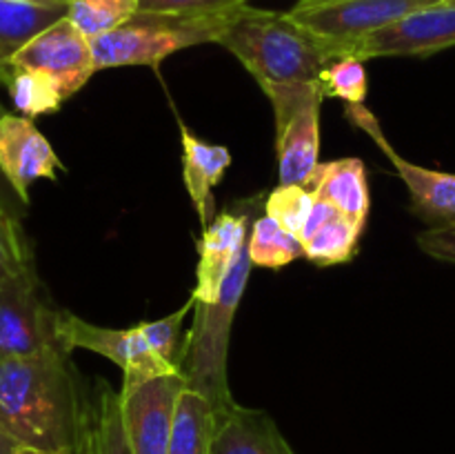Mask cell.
I'll list each match as a JSON object with an SVG mask.
<instances>
[{
    "mask_svg": "<svg viewBox=\"0 0 455 454\" xmlns=\"http://www.w3.org/2000/svg\"><path fill=\"white\" fill-rule=\"evenodd\" d=\"M4 87L9 89V96H12L16 109L22 111V116L27 118L52 114V111L60 109V105L65 102L60 89L38 71L12 69Z\"/></svg>",
    "mask_w": 455,
    "mask_h": 454,
    "instance_id": "obj_23",
    "label": "cell"
},
{
    "mask_svg": "<svg viewBox=\"0 0 455 454\" xmlns=\"http://www.w3.org/2000/svg\"><path fill=\"white\" fill-rule=\"evenodd\" d=\"M229 16L185 18L138 12L118 29L89 40L93 65H96V71L138 65L158 67L160 62L182 49L218 43Z\"/></svg>",
    "mask_w": 455,
    "mask_h": 454,
    "instance_id": "obj_4",
    "label": "cell"
},
{
    "mask_svg": "<svg viewBox=\"0 0 455 454\" xmlns=\"http://www.w3.org/2000/svg\"><path fill=\"white\" fill-rule=\"evenodd\" d=\"M455 47V0L429 4L351 45L345 56H431Z\"/></svg>",
    "mask_w": 455,
    "mask_h": 454,
    "instance_id": "obj_8",
    "label": "cell"
},
{
    "mask_svg": "<svg viewBox=\"0 0 455 454\" xmlns=\"http://www.w3.org/2000/svg\"><path fill=\"white\" fill-rule=\"evenodd\" d=\"M418 245L425 254L455 265V221L434 225L418 234Z\"/></svg>",
    "mask_w": 455,
    "mask_h": 454,
    "instance_id": "obj_30",
    "label": "cell"
},
{
    "mask_svg": "<svg viewBox=\"0 0 455 454\" xmlns=\"http://www.w3.org/2000/svg\"><path fill=\"white\" fill-rule=\"evenodd\" d=\"M67 12L69 0H0V85L7 83L12 58Z\"/></svg>",
    "mask_w": 455,
    "mask_h": 454,
    "instance_id": "obj_18",
    "label": "cell"
},
{
    "mask_svg": "<svg viewBox=\"0 0 455 454\" xmlns=\"http://www.w3.org/2000/svg\"><path fill=\"white\" fill-rule=\"evenodd\" d=\"M438 3L444 0H298L287 13L340 58L364 36Z\"/></svg>",
    "mask_w": 455,
    "mask_h": 454,
    "instance_id": "obj_6",
    "label": "cell"
},
{
    "mask_svg": "<svg viewBox=\"0 0 455 454\" xmlns=\"http://www.w3.org/2000/svg\"><path fill=\"white\" fill-rule=\"evenodd\" d=\"M209 454H296L274 418L262 409L234 403L216 414Z\"/></svg>",
    "mask_w": 455,
    "mask_h": 454,
    "instance_id": "obj_14",
    "label": "cell"
},
{
    "mask_svg": "<svg viewBox=\"0 0 455 454\" xmlns=\"http://www.w3.org/2000/svg\"><path fill=\"white\" fill-rule=\"evenodd\" d=\"M378 147L394 163L395 172H398V176L407 185L409 196H411L413 214L425 218L431 225H443V223L455 221V174L438 172V169H427L416 163H409L407 158H403L387 142V138H380Z\"/></svg>",
    "mask_w": 455,
    "mask_h": 454,
    "instance_id": "obj_17",
    "label": "cell"
},
{
    "mask_svg": "<svg viewBox=\"0 0 455 454\" xmlns=\"http://www.w3.org/2000/svg\"><path fill=\"white\" fill-rule=\"evenodd\" d=\"M60 341L65 350H87L118 365L123 369V387H133L160 374L176 372L149 350L138 325L129 329L102 328L62 310Z\"/></svg>",
    "mask_w": 455,
    "mask_h": 454,
    "instance_id": "obj_10",
    "label": "cell"
},
{
    "mask_svg": "<svg viewBox=\"0 0 455 454\" xmlns=\"http://www.w3.org/2000/svg\"><path fill=\"white\" fill-rule=\"evenodd\" d=\"M22 445L0 426V454H16Z\"/></svg>",
    "mask_w": 455,
    "mask_h": 454,
    "instance_id": "obj_32",
    "label": "cell"
},
{
    "mask_svg": "<svg viewBox=\"0 0 455 454\" xmlns=\"http://www.w3.org/2000/svg\"><path fill=\"white\" fill-rule=\"evenodd\" d=\"M218 45L243 62L265 93L318 85L327 62L333 61L329 45L298 25L287 12L251 4L227 18Z\"/></svg>",
    "mask_w": 455,
    "mask_h": 454,
    "instance_id": "obj_2",
    "label": "cell"
},
{
    "mask_svg": "<svg viewBox=\"0 0 455 454\" xmlns=\"http://www.w3.org/2000/svg\"><path fill=\"white\" fill-rule=\"evenodd\" d=\"M213 430H216L213 405L203 394L185 387L173 417L169 454H209Z\"/></svg>",
    "mask_w": 455,
    "mask_h": 454,
    "instance_id": "obj_20",
    "label": "cell"
},
{
    "mask_svg": "<svg viewBox=\"0 0 455 454\" xmlns=\"http://www.w3.org/2000/svg\"><path fill=\"white\" fill-rule=\"evenodd\" d=\"M247 214L222 212L203 230L198 240V267H196V288L191 296L196 301H213L247 245Z\"/></svg>",
    "mask_w": 455,
    "mask_h": 454,
    "instance_id": "obj_13",
    "label": "cell"
},
{
    "mask_svg": "<svg viewBox=\"0 0 455 454\" xmlns=\"http://www.w3.org/2000/svg\"><path fill=\"white\" fill-rule=\"evenodd\" d=\"M247 249L253 267H267V270H280L296 258L305 256L302 240L293 236L291 231L283 230L267 214L253 221Z\"/></svg>",
    "mask_w": 455,
    "mask_h": 454,
    "instance_id": "obj_22",
    "label": "cell"
},
{
    "mask_svg": "<svg viewBox=\"0 0 455 454\" xmlns=\"http://www.w3.org/2000/svg\"><path fill=\"white\" fill-rule=\"evenodd\" d=\"M92 403L62 347L0 361V426L22 445L76 454L84 448Z\"/></svg>",
    "mask_w": 455,
    "mask_h": 454,
    "instance_id": "obj_1",
    "label": "cell"
},
{
    "mask_svg": "<svg viewBox=\"0 0 455 454\" xmlns=\"http://www.w3.org/2000/svg\"><path fill=\"white\" fill-rule=\"evenodd\" d=\"M185 387L180 372H169L120 390L132 454H169L173 417Z\"/></svg>",
    "mask_w": 455,
    "mask_h": 454,
    "instance_id": "obj_9",
    "label": "cell"
},
{
    "mask_svg": "<svg viewBox=\"0 0 455 454\" xmlns=\"http://www.w3.org/2000/svg\"><path fill=\"white\" fill-rule=\"evenodd\" d=\"M87 454H132L123 417V401L109 383H98L89 418Z\"/></svg>",
    "mask_w": 455,
    "mask_h": 454,
    "instance_id": "obj_21",
    "label": "cell"
},
{
    "mask_svg": "<svg viewBox=\"0 0 455 454\" xmlns=\"http://www.w3.org/2000/svg\"><path fill=\"white\" fill-rule=\"evenodd\" d=\"M34 263L22 223L0 214V285Z\"/></svg>",
    "mask_w": 455,
    "mask_h": 454,
    "instance_id": "obj_29",
    "label": "cell"
},
{
    "mask_svg": "<svg viewBox=\"0 0 455 454\" xmlns=\"http://www.w3.org/2000/svg\"><path fill=\"white\" fill-rule=\"evenodd\" d=\"M196 307V298L189 296V301L180 307L178 312H172L169 316L158 320H149V323H140L142 336H145L149 350L167 365L169 369H176L178 372V354H180V332L182 323H185V316L189 314Z\"/></svg>",
    "mask_w": 455,
    "mask_h": 454,
    "instance_id": "obj_27",
    "label": "cell"
},
{
    "mask_svg": "<svg viewBox=\"0 0 455 454\" xmlns=\"http://www.w3.org/2000/svg\"><path fill=\"white\" fill-rule=\"evenodd\" d=\"M182 142V181L194 203L200 225L207 227L213 221L216 200L213 187L222 181L231 165V151L222 145H209L200 141L185 123H180Z\"/></svg>",
    "mask_w": 455,
    "mask_h": 454,
    "instance_id": "obj_15",
    "label": "cell"
},
{
    "mask_svg": "<svg viewBox=\"0 0 455 454\" xmlns=\"http://www.w3.org/2000/svg\"><path fill=\"white\" fill-rule=\"evenodd\" d=\"M323 89L311 96L275 127V154H278V185H309L318 169L320 156V105Z\"/></svg>",
    "mask_w": 455,
    "mask_h": 454,
    "instance_id": "obj_12",
    "label": "cell"
},
{
    "mask_svg": "<svg viewBox=\"0 0 455 454\" xmlns=\"http://www.w3.org/2000/svg\"><path fill=\"white\" fill-rule=\"evenodd\" d=\"M318 83L324 96L340 98L345 105H363L369 89L364 61L355 56L333 58L323 69Z\"/></svg>",
    "mask_w": 455,
    "mask_h": 454,
    "instance_id": "obj_25",
    "label": "cell"
},
{
    "mask_svg": "<svg viewBox=\"0 0 455 454\" xmlns=\"http://www.w3.org/2000/svg\"><path fill=\"white\" fill-rule=\"evenodd\" d=\"M249 4V0H138V12L185 18H220Z\"/></svg>",
    "mask_w": 455,
    "mask_h": 454,
    "instance_id": "obj_28",
    "label": "cell"
},
{
    "mask_svg": "<svg viewBox=\"0 0 455 454\" xmlns=\"http://www.w3.org/2000/svg\"><path fill=\"white\" fill-rule=\"evenodd\" d=\"M4 114H7V111H4V107L0 105V116ZM27 212H29V200H25L16 190H13V185L7 181L3 169H0V214L22 223L25 221Z\"/></svg>",
    "mask_w": 455,
    "mask_h": 454,
    "instance_id": "obj_31",
    "label": "cell"
},
{
    "mask_svg": "<svg viewBox=\"0 0 455 454\" xmlns=\"http://www.w3.org/2000/svg\"><path fill=\"white\" fill-rule=\"evenodd\" d=\"M315 199L305 185H278L265 200V214L283 230L300 239L311 216Z\"/></svg>",
    "mask_w": 455,
    "mask_h": 454,
    "instance_id": "obj_26",
    "label": "cell"
},
{
    "mask_svg": "<svg viewBox=\"0 0 455 454\" xmlns=\"http://www.w3.org/2000/svg\"><path fill=\"white\" fill-rule=\"evenodd\" d=\"M251 267L253 263L244 245L218 296L213 301H196L194 325L185 334L178 354V372L185 378L187 387L203 394L213 405L216 414L225 412L235 403L229 390L227 359H229L231 328Z\"/></svg>",
    "mask_w": 455,
    "mask_h": 454,
    "instance_id": "obj_3",
    "label": "cell"
},
{
    "mask_svg": "<svg viewBox=\"0 0 455 454\" xmlns=\"http://www.w3.org/2000/svg\"><path fill=\"white\" fill-rule=\"evenodd\" d=\"M138 13V0H69L67 18L89 40L118 29Z\"/></svg>",
    "mask_w": 455,
    "mask_h": 454,
    "instance_id": "obj_24",
    "label": "cell"
},
{
    "mask_svg": "<svg viewBox=\"0 0 455 454\" xmlns=\"http://www.w3.org/2000/svg\"><path fill=\"white\" fill-rule=\"evenodd\" d=\"M0 169L13 190L29 200V190L36 181H56L58 172L65 167L34 120L7 111L0 116Z\"/></svg>",
    "mask_w": 455,
    "mask_h": 454,
    "instance_id": "obj_11",
    "label": "cell"
},
{
    "mask_svg": "<svg viewBox=\"0 0 455 454\" xmlns=\"http://www.w3.org/2000/svg\"><path fill=\"white\" fill-rule=\"evenodd\" d=\"M307 187L315 200L331 205L342 216L358 223L360 227L367 225L371 194H369L367 169L360 158L349 156V158L320 163Z\"/></svg>",
    "mask_w": 455,
    "mask_h": 454,
    "instance_id": "obj_16",
    "label": "cell"
},
{
    "mask_svg": "<svg viewBox=\"0 0 455 454\" xmlns=\"http://www.w3.org/2000/svg\"><path fill=\"white\" fill-rule=\"evenodd\" d=\"M364 227L342 216L331 205L315 200L300 240L305 258L320 267L342 265L355 256L360 234Z\"/></svg>",
    "mask_w": 455,
    "mask_h": 454,
    "instance_id": "obj_19",
    "label": "cell"
},
{
    "mask_svg": "<svg viewBox=\"0 0 455 454\" xmlns=\"http://www.w3.org/2000/svg\"><path fill=\"white\" fill-rule=\"evenodd\" d=\"M12 69H29L47 76L67 98L96 74L92 43L69 18H60L29 40L12 58Z\"/></svg>",
    "mask_w": 455,
    "mask_h": 454,
    "instance_id": "obj_7",
    "label": "cell"
},
{
    "mask_svg": "<svg viewBox=\"0 0 455 454\" xmlns=\"http://www.w3.org/2000/svg\"><path fill=\"white\" fill-rule=\"evenodd\" d=\"M16 454H56V452H43V450H34V448H20L18 450ZM76 454H87V450H80V452H76Z\"/></svg>",
    "mask_w": 455,
    "mask_h": 454,
    "instance_id": "obj_33",
    "label": "cell"
},
{
    "mask_svg": "<svg viewBox=\"0 0 455 454\" xmlns=\"http://www.w3.org/2000/svg\"><path fill=\"white\" fill-rule=\"evenodd\" d=\"M62 310L44 294L34 263L0 285V361L62 347ZM69 352V350H67Z\"/></svg>",
    "mask_w": 455,
    "mask_h": 454,
    "instance_id": "obj_5",
    "label": "cell"
}]
</instances>
